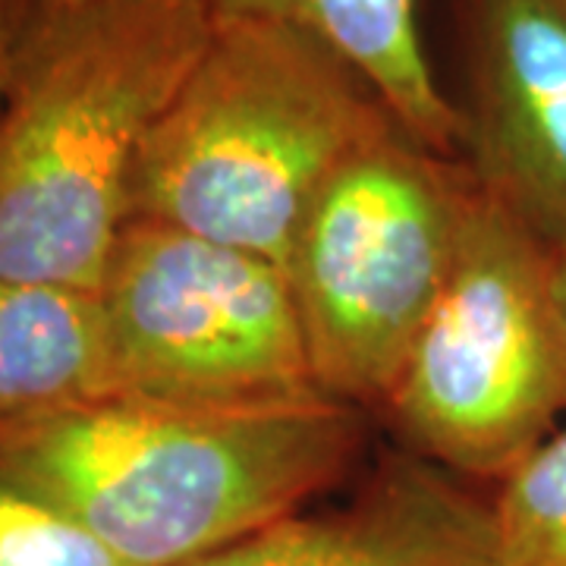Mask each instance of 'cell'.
<instances>
[{
	"instance_id": "11",
	"label": "cell",
	"mask_w": 566,
	"mask_h": 566,
	"mask_svg": "<svg viewBox=\"0 0 566 566\" xmlns=\"http://www.w3.org/2000/svg\"><path fill=\"white\" fill-rule=\"evenodd\" d=\"M491 566H566V422L494 485Z\"/></svg>"
},
{
	"instance_id": "3",
	"label": "cell",
	"mask_w": 566,
	"mask_h": 566,
	"mask_svg": "<svg viewBox=\"0 0 566 566\" xmlns=\"http://www.w3.org/2000/svg\"><path fill=\"white\" fill-rule=\"evenodd\" d=\"M397 117L331 48L264 20H218L155 120L129 221L286 264L327 180Z\"/></svg>"
},
{
	"instance_id": "15",
	"label": "cell",
	"mask_w": 566,
	"mask_h": 566,
	"mask_svg": "<svg viewBox=\"0 0 566 566\" xmlns=\"http://www.w3.org/2000/svg\"><path fill=\"white\" fill-rule=\"evenodd\" d=\"M44 7H80V3H88V0H39Z\"/></svg>"
},
{
	"instance_id": "13",
	"label": "cell",
	"mask_w": 566,
	"mask_h": 566,
	"mask_svg": "<svg viewBox=\"0 0 566 566\" xmlns=\"http://www.w3.org/2000/svg\"><path fill=\"white\" fill-rule=\"evenodd\" d=\"M39 10V0H0V102L17 63L22 35Z\"/></svg>"
},
{
	"instance_id": "4",
	"label": "cell",
	"mask_w": 566,
	"mask_h": 566,
	"mask_svg": "<svg viewBox=\"0 0 566 566\" xmlns=\"http://www.w3.org/2000/svg\"><path fill=\"white\" fill-rule=\"evenodd\" d=\"M472 196L463 158L400 123L327 180L283 264L327 400L385 409L444 290Z\"/></svg>"
},
{
	"instance_id": "1",
	"label": "cell",
	"mask_w": 566,
	"mask_h": 566,
	"mask_svg": "<svg viewBox=\"0 0 566 566\" xmlns=\"http://www.w3.org/2000/svg\"><path fill=\"white\" fill-rule=\"evenodd\" d=\"M363 416L327 397L277 409L102 397L0 422V479L123 566H189L344 482Z\"/></svg>"
},
{
	"instance_id": "14",
	"label": "cell",
	"mask_w": 566,
	"mask_h": 566,
	"mask_svg": "<svg viewBox=\"0 0 566 566\" xmlns=\"http://www.w3.org/2000/svg\"><path fill=\"white\" fill-rule=\"evenodd\" d=\"M551 296H554V318H557V340H560V363H564L566 387V252H557V255H554Z\"/></svg>"
},
{
	"instance_id": "6",
	"label": "cell",
	"mask_w": 566,
	"mask_h": 566,
	"mask_svg": "<svg viewBox=\"0 0 566 566\" xmlns=\"http://www.w3.org/2000/svg\"><path fill=\"white\" fill-rule=\"evenodd\" d=\"M95 293L114 397L186 409L324 400L283 264L129 221Z\"/></svg>"
},
{
	"instance_id": "5",
	"label": "cell",
	"mask_w": 566,
	"mask_h": 566,
	"mask_svg": "<svg viewBox=\"0 0 566 566\" xmlns=\"http://www.w3.org/2000/svg\"><path fill=\"white\" fill-rule=\"evenodd\" d=\"M554 252L475 182L457 259L385 412L406 453L501 482L560 424Z\"/></svg>"
},
{
	"instance_id": "2",
	"label": "cell",
	"mask_w": 566,
	"mask_h": 566,
	"mask_svg": "<svg viewBox=\"0 0 566 566\" xmlns=\"http://www.w3.org/2000/svg\"><path fill=\"white\" fill-rule=\"evenodd\" d=\"M208 0L44 7L0 102V277L98 290L145 136L214 32Z\"/></svg>"
},
{
	"instance_id": "8",
	"label": "cell",
	"mask_w": 566,
	"mask_h": 566,
	"mask_svg": "<svg viewBox=\"0 0 566 566\" xmlns=\"http://www.w3.org/2000/svg\"><path fill=\"white\" fill-rule=\"evenodd\" d=\"M189 566H491V501L400 453L334 510H300Z\"/></svg>"
},
{
	"instance_id": "9",
	"label": "cell",
	"mask_w": 566,
	"mask_h": 566,
	"mask_svg": "<svg viewBox=\"0 0 566 566\" xmlns=\"http://www.w3.org/2000/svg\"><path fill=\"white\" fill-rule=\"evenodd\" d=\"M218 20L300 29L344 57L409 136L450 158L463 155L460 104L447 95L422 39L419 0H208Z\"/></svg>"
},
{
	"instance_id": "12",
	"label": "cell",
	"mask_w": 566,
	"mask_h": 566,
	"mask_svg": "<svg viewBox=\"0 0 566 566\" xmlns=\"http://www.w3.org/2000/svg\"><path fill=\"white\" fill-rule=\"evenodd\" d=\"M0 566H123L54 506L0 479Z\"/></svg>"
},
{
	"instance_id": "7",
	"label": "cell",
	"mask_w": 566,
	"mask_h": 566,
	"mask_svg": "<svg viewBox=\"0 0 566 566\" xmlns=\"http://www.w3.org/2000/svg\"><path fill=\"white\" fill-rule=\"evenodd\" d=\"M472 180L566 252V0H460Z\"/></svg>"
},
{
	"instance_id": "10",
	"label": "cell",
	"mask_w": 566,
	"mask_h": 566,
	"mask_svg": "<svg viewBox=\"0 0 566 566\" xmlns=\"http://www.w3.org/2000/svg\"><path fill=\"white\" fill-rule=\"evenodd\" d=\"M102 397L114 365L98 293L0 277V422Z\"/></svg>"
}]
</instances>
